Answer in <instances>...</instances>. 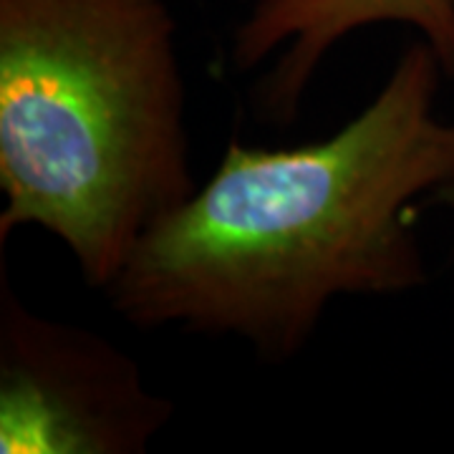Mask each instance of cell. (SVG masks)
Returning a JSON list of instances; mask_svg holds the SVG:
<instances>
[{"mask_svg":"<svg viewBox=\"0 0 454 454\" xmlns=\"http://www.w3.org/2000/svg\"><path fill=\"white\" fill-rule=\"evenodd\" d=\"M0 450L142 452L172 406L146 394L137 366L106 340L49 324L3 283Z\"/></svg>","mask_w":454,"mask_h":454,"instance_id":"obj_3","label":"cell"},{"mask_svg":"<svg viewBox=\"0 0 454 454\" xmlns=\"http://www.w3.org/2000/svg\"><path fill=\"white\" fill-rule=\"evenodd\" d=\"M0 190L97 288L195 192L167 0H0Z\"/></svg>","mask_w":454,"mask_h":454,"instance_id":"obj_2","label":"cell"},{"mask_svg":"<svg viewBox=\"0 0 454 454\" xmlns=\"http://www.w3.org/2000/svg\"><path fill=\"white\" fill-rule=\"evenodd\" d=\"M429 202H437V205H444V207H452L454 210V177L444 184H439L437 190L429 195Z\"/></svg>","mask_w":454,"mask_h":454,"instance_id":"obj_5","label":"cell"},{"mask_svg":"<svg viewBox=\"0 0 454 454\" xmlns=\"http://www.w3.org/2000/svg\"><path fill=\"white\" fill-rule=\"evenodd\" d=\"M372 23L417 28L454 79V0H258L235 33L232 59L250 68L286 46L262 83L260 104L270 119L288 124L325 51Z\"/></svg>","mask_w":454,"mask_h":454,"instance_id":"obj_4","label":"cell"},{"mask_svg":"<svg viewBox=\"0 0 454 454\" xmlns=\"http://www.w3.org/2000/svg\"><path fill=\"white\" fill-rule=\"evenodd\" d=\"M439 74L429 43H414L333 137L291 149L230 142L215 175L137 240L106 286L114 309L139 328L235 333L288 358L333 295L422 286L414 200L454 177Z\"/></svg>","mask_w":454,"mask_h":454,"instance_id":"obj_1","label":"cell"}]
</instances>
